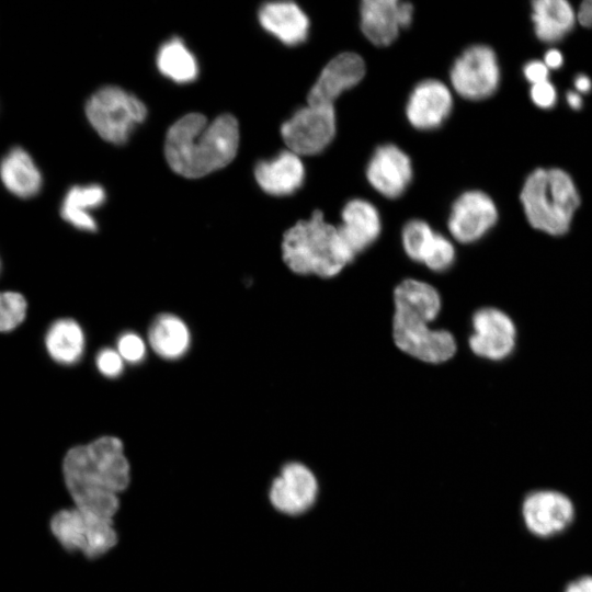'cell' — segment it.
<instances>
[{"mask_svg": "<svg viewBox=\"0 0 592 592\" xmlns=\"http://www.w3.org/2000/svg\"><path fill=\"white\" fill-rule=\"evenodd\" d=\"M124 360L116 349H101L95 356V366L105 377L115 378L122 375L124 371Z\"/></svg>", "mask_w": 592, "mask_h": 592, "instance_id": "obj_32", "label": "cell"}, {"mask_svg": "<svg viewBox=\"0 0 592 592\" xmlns=\"http://www.w3.org/2000/svg\"><path fill=\"white\" fill-rule=\"evenodd\" d=\"M105 201V192L96 184L72 186L66 194L60 215L77 229L83 231H95L96 223L89 210L98 208Z\"/></svg>", "mask_w": 592, "mask_h": 592, "instance_id": "obj_26", "label": "cell"}, {"mask_svg": "<svg viewBox=\"0 0 592 592\" xmlns=\"http://www.w3.org/2000/svg\"><path fill=\"white\" fill-rule=\"evenodd\" d=\"M151 349L164 360H178L190 349L191 333L186 323L172 314L156 317L148 331Z\"/></svg>", "mask_w": 592, "mask_h": 592, "instance_id": "obj_24", "label": "cell"}, {"mask_svg": "<svg viewBox=\"0 0 592 592\" xmlns=\"http://www.w3.org/2000/svg\"><path fill=\"white\" fill-rule=\"evenodd\" d=\"M566 592H592V577H582L571 582Z\"/></svg>", "mask_w": 592, "mask_h": 592, "instance_id": "obj_37", "label": "cell"}, {"mask_svg": "<svg viewBox=\"0 0 592 592\" xmlns=\"http://www.w3.org/2000/svg\"><path fill=\"white\" fill-rule=\"evenodd\" d=\"M530 93L534 104L540 109H550L556 104L557 92L549 81L533 84Z\"/></svg>", "mask_w": 592, "mask_h": 592, "instance_id": "obj_33", "label": "cell"}, {"mask_svg": "<svg viewBox=\"0 0 592 592\" xmlns=\"http://www.w3.org/2000/svg\"><path fill=\"white\" fill-rule=\"evenodd\" d=\"M365 75L364 59L356 53L344 52L322 68L307 95L308 104L333 105L346 90L355 87Z\"/></svg>", "mask_w": 592, "mask_h": 592, "instance_id": "obj_16", "label": "cell"}, {"mask_svg": "<svg viewBox=\"0 0 592 592\" xmlns=\"http://www.w3.org/2000/svg\"><path fill=\"white\" fill-rule=\"evenodd\" d=\"M337 133L333 105L308 104L298 109L281 127L288 150L301 156L323 151Z\"/></svg>", "mask_w": 592, "mask_h": 592, "instance_id": "obj_7", "label": "cell"}, {"mask_svg": "<svg viewBox=\"0 0 592 592\" xmlns=\"http://www.w3.org/2000/svg\"><path fill=\"white\" fill-rule=\"evenodd\" d=\"M259 22L285 45L301 44L309 35L308 15L292 1L264 3L259 10Z\"/></svg>", "mask_w": 592, "mask_h": 592, "instance_id": "obj_20", "label": "cell"}, {"mask_svg": "<svg viewBox=\"0 0 592 592\" xmlns=\"http://www.w3.org/2000/svg\"><path fill=\"white\" fill-rule=\"evenodd\" d=\"M44 343L53 361L60 365L70 366L78 363L83 356L86 337L77 321L62 318L48 327Z\"/></svg>", "mask_w": 592, "mask_h": 592, "instance_id": "obj_25", "label": "cell"}, {"mask_svg": "<svg viewBox=\"0 0 592 592\" xmlns=\"http://www.w3.org/2000/svg\"><path fill=\"white\" fill-rule=\"evenodd\" d=\"M318 483L312 471L304 464H285L272 481L270 501L282 513L296 515L308 510L316 500Z\"/></svg>", "mask_w": 592, "mask_h": 592, "instance_id": "obj_13", "label": "cell"}, {"mask_svg": "<svg viewBox=\"0 0 592 592\" xmlns=\"http://www.w3.org/2000/svg\"><path fill=\"white\" fill-rule=\"evenodd\" d=\"M341 237L356 255L371 247L380 236L382 217L374 204L364 198H353L341 210L338 226Z\"/></svg>", "mask_w": 592, "mask_h": 592, "instance_id": "obj_18", "label": "cell"}, {"mask_svg": "<svg viewBox=\"0 0 592 592\" xmlns=\"http://www.w3.org/2000/svg\"><path fill=\"white\" fill-rule=\"evenodd\" d=\"M254 177L265 193L285 196L301 187L306 170L298 155L291 150H283L270 160L258 162Z\"/></svg>", "mask_w": 592, "mask_h": 592, "instance_id": "obj_19", "label": "cell"}, {"mask_svg": "<svg viewBox=\"0 0 592 592\" xmlns=\"http://www.w3.org/2000/svg\"><path fill=\"white\" fill-rule=\"evenodd\" d=\"M425 321L394 314L392 339L399 350L430 364L451 360L457 343L454 334L445 329H433Z\"/></svg>", "mask_w": 592, "mask_h": 592, "instance_id": "obj_9", "label": "cell"}, {"mask_svg": "<svg viewBox=\"0 0 592 592\" xmlns=\"http://www.w3.org/2000/svg\"><path fill=\"white\" fill-rule=\"evenodd\" d=\"M521 202L530 225L551 236L569 228L580 196L571 177L561 169H536L525 180Z\"/></svg>", "mask_w": 592, "mask_h": 592, "instance_id": "obj_4", "label": "cell"}, {"mask_svg": "<svg viewBox=\"0 0 592 592\" xmlns=\"http://www.w3.org/2000/svg\"><path fill=\"white\" fill-rule=\"evenodd\" d=\"M523 516L532 533L538 536H550L570 524L573 519V505L560 492L534 491L524 500Z\"/></svg>", "mask_w": 592, "mask_h": 592, "instance_id": "obj_17", "label": "cell"}, {"mask_svg": "<svg viewBox=\"0 0 592 592\" xmlns=\"http://www.w3.org/2000/svg\"><path fill=\"white\" fill-rule=\"evenodd\" d=\"M0 178L9 192L30 198L42 186V174L32 157L23 148H12L1 160Z\"/></svg>", "mask_w": 592, "mask_h": 592, "instance_id": "obj_22", "label": "cell"}, {"mask_svg": "<svg viewBox=\"0 0 592 592\" xmlns=\"http://www.w3.org/2000/svg\"><path fill=\"white\" fill-rule=\"evenodd\" d=\"M515 344L516 327L504 311L483 307L473 315L468 345L475 355L502 361L512 354Z\"/></svg>", "mask_w": 592, "mask_h": 592, "instance_id": "obj_10", "label": "cell"}, {"mask_svg": "<svg viewBox=\"0 0 592 592\" xmlns=\"http://www.w3.org/2000/svg\"><path fill=\"white\" fill-rule=\"evenodd\" d=\"M577 19L583 26L592 27V0H585L580 4Z\"/></svg>", "mask_w": 592, "mask_h": 592, "instance_id": "obj_35", "label": "cell"}, {"mask_svg": "<svg viewBox=\"0 0 592 592\" xmlns=\"http://www.w3.org/2000/svg\"><path fill=\"white\" fill-rule=\"evenodd\" d=\"M413 5L399 0H364L360 5V27L376 46H388L401 29L410 25Z\"/></svg>", "mask_w": 592, "mask_h": 592, "instance_id": "obj_12", "label": "cell"}, {"mask_svg": "<svg viewBox=\"0 0 592 592\" xmlns=\"http://www.w3.org/2000/svg\"><path fill=\"white\" fill-rule=\"evenodd\" d=\"M576 90L580 93H588L592 88L590 78L585 75H578L574 78Z\"/></svg>", "mask_w": 592, "mask_h": 592, "instance_id": "obj_38", "label": "cell"}, {"mask_svg": "<svg viewBox=\"0 0 592 592\" xmlns=\"http://www.w3.org/2000/svg\"><path fill=\"white\" fill-rule=\"evenodd\" d=\"M395 314L432 323L442 310V298L431 284L406 278L394 289Z\"/></svg>", "mask_w": 592, "mask_h": 592, "instance_id": "obj_21", "label": "cell"}, {"mask_svg": "<svg viewBox=\"0 0 592 592\" xmlns=\"http://www.w3.org/2000/svg\"><path fill=\"white\" fill-rule=\"evenodd\" d=\"M498 220L492 198L478 190L460 194L453 203L447 228L454 240L468 244L486 236Z\"/></svg>", "mask_w": 592, "mask_h": 592, "instance_id": "obj_11", "label": "cell"}, {"mask_svg": "<svg viewBox=\"0 0 592 592\" xmlns=\"http://www.w3.org/2000/svg\"><path fill=\"white\" fill-rule=\"evenodd\" d=\"M116 351L125 363L135 365L144 361L147 346L144 339L135 332H124L117 338Z\"/></svg>", "mask_w": 592, "mask_h": 592, "instance_id": "obj_31", "label": "cell"}, {"mask_svg": "<svg viewBox=\"0 0 592 592\" xmlns=\"http://www.w3.org/2000/svg\"><path fill=\"white\" fill-rule=\"evenodd\" d=\"M52 531L68 550H79L89 558L107 553L117 543L113 519L77 506L58 512L52 520Z\"/></svg>", "mask_w": 592, "mask_h": 592, "instance_id": "obj_6", "label": "cell"}, {"mask_svg": "<svg viewBox=\"0 0 592 592\" xmlns=\"http://www.w3.org/2000/svg\"><path fill=\"white\" fill-rule=\"evenodd\" d=\"M453 94L449 88L437 79H424L411 90L406 103V117L419 130L439 128L451 115Z\"/></svg>", "mask_w": 592, "mask_h": 592, "instance_id": "obj_15", "label": "cell"}, {"mask_svg": "<svg viewBox=\"0 0 592 592\" xmlns=\"http://www.w3.org/2000/svg\"><path fill=\"white\" fill-rule=\"evenodd\" d=\"M365 174L377 193L387 198H396L406 192L411 182L412 163L410 157L398 146L384 144L374 150Z\"/></svg>", "mask_w": 592, "mask_h": 592, "instance_id": "obj_14", "label": "cell"}, {"mask_svg": "<svg viewBox=\"0 0 592 592\" xmlns=\"http://www.w3.org/2000/svg\"><path fill=\"white\" fill-rule=\"evenodd\" d=\"M532 9L535 34L544 43L560 41L574 26L577 14L566 0H536Z\"/></svg>", "mask_w": 592, "mask_h": 592, "instance_id": "obj_23", "label": "cell"}, {"mask_svg": "<svg viewBox=\"0 0 592 592\" xmlns=\"http://www.w3.org/2000/svg\"><path fill=\"white\" fill-rule=\"evenodd\" d=\"M454 91L464 99L479 101L491 96L500 82V67L494 50L482 44L467 47L449 70Z\"/></svg>", "mask_w": 592, "mask_h": 592, "instance_id": "obj_8", "label": "cell"}, {"mask_svg": "<svg viewBox=\"0 0 592 592\" xmlns=\"http://www.w3.org/2000/svg\"><path fill=\"white\" fill-rule=\"evenodd\" d=\"M566 98L571 109L579 110L582 106V98L578 92L569 91Z\"/></svg>", "mask_w": 592, "mask_h": 592, "instance_id": "obj_39", "label": "cell"}, {"mask_svg": "<svg viewBox=\"0 0 592 592\" xmlns=\"http://www.w3.org/2000/svg\"><path fill=\"white\" fill-rule=\"evenodd\" d=\"M0 270H1V262H0Z\"/></svg>", "mask_w": 592, "mask_h": 592, "instance_id": "obj_40", "label": "cell"}, {"mask_svg": "<svg viewBox=\"0 0 592 592\" xmlns=\"http://www.w3.org/2000/svg\"><path fill=\"white\" fill-rule=\"evenodd\" d=\"M437 232L424 220H409L401 231V243L407 257L417 262L422 263L429 255Z\"/></svg>", "mask_w": 592, "mask_h": 592, "instance_id": "obj_28", "label": "cell"}, {"mask_svg": "<svg viewBox=\"0 0 592 592\" xmlns=\"http://www.w3.org/2000/svg\"><path fill=\"white\" fill-rule=\"evenodd\" d=\"M62 468L75 506L113 519L119 505L118 493L127 488L130 475L122 441L106 435L72 447Z\"/></svg>", "mask_w": 592, "mask_h": 592, "instance_id": "obj_1", "label": "cell"}, {"mask_svg": "<svg viewBox=\"0 0 592 592\" xmlns=\"http://www.w3.org/2000/svg\"><path fill=\"white\" fill-rule=\"evenodd\" d=\"M25 298L15 292H0V332H10L19 327L26 316Z\"/></svg>", "mask_w": 592, "mask_h": 592, "instance_id": "obj_29", "label": "cell"}, {"mask_svg": "<svg viewBox=\"0 0 592 592\" xmlns=\"http://www.w3.org/2000/svg\"><path fill=\"white\" fill-rule=\"evenodd\" d=\"M238 144L239 128L234 116L220 115L208 123L204 115L191 113L168 130L164 153L175 173L195 179L227 166Z\"/></svg>", "mask_w": 592, "mask_h": 592, "instance_id": "obj_2", "label": "cell"}, {"mask_svg": "<svg viewBox=\"0 0 592 592\" xmlns=\"http://www.w3.org/2000/svg\"><path fill=\"white\" fill-rule=\"evenodd\" d=\"M563 57L558 49L551 48L546 52L544 57V64L548 67V69H558L561 67Z\"/></svg>", "mask_w": 592, "mask_h": 592, "instance_id": "obj_36", "label": "cell"}, {"mask_svg": "<svg viewBox=\"0 0 592 592\" xmlns=\"http://www.w3.org/2000/svg\"><path fill=\"white\" fill-rule=\"evenodd\" d=\"M157 66L163 76L179 83L194 80L198 72L194 56L179 38H172L160 47Z\"/></svg>", "mask_w": 592, "mask_h": 592, "instance_id": "obj_27", "label": "cell"}, {"mask_svg": "<svg viewBox=\"0 0 592 592\" xmlns=\"http://www.w3.org/2000/svg\"><path fill=\"white\" fill-rule=\"evenodd\" d=\"M456 250L451 239L437 232L434 246L424 261V265L433 272H445L455 262Z\"/></svg>", "mask_w": 592, "mask_h": 592, "instance_id": "obj_30", "label": "cell"}, {"mask_svg": "<svg viewBox=\"0 0 592 592\" xmlns=\"http://www.w3.org/2000/svg\"><path fill=\"white\" fill-rule=\"evenodd\" d=\"M86 114L96 133L106 141L121 145L147 114L136 96L118 87L98 90L86 104Z\"/></svg>", "mask_w": 592, "mask_h": 592, "instance_id": "obj_5", "label": "cell"}, {"mask_svg": "<svg viewBox=\"0 0 592 592\" xmlns=\"http://www.w3.org/2000/svg\"><path fill=\"white\" fill-rule=\"evenodd\" d=\"M523 73L526 80L533 86L548 81L549 69L544 62L539 60H532L524 66Z\"/></svg>", "mask_w": 592, "mask_h": 592, "instance_id": "obj_34", "label": "cell"}, {"mask_svg": "<svg viewBox=\"0 0 592 592\" xmlns=\"http://www.w3.org/2000/svg\"><path fill=\"white\" fill-rule=\"evenodd\" d=\"M282 255L292 272L323 278L337 276L355 258L338 226L327 223L321 210L285 231Z\"/></svg>", "mask_w": 592, "mask_h": 592, "instance_id": "obj_3", "label": "cell"}]
</instances>
